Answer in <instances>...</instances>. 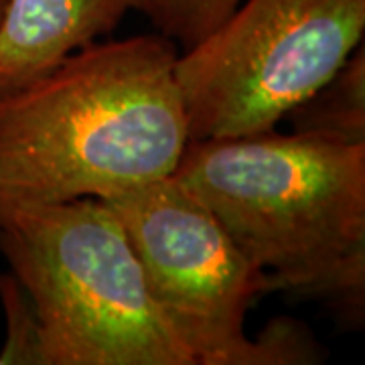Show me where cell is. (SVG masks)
<instances>
[{"label":"cell","mask_w":365,"mask_h":365,"mask_svg":"<svg viewBox=\"0 0 365 365\" xmlns=\"http://www.w3.org/2000/svg\"><path fill=\"white\" fill-rule=\"evenodd\" d=\"M0 252L37 313L45 365H195L102 199L14 211Z\"/></svg>","instance_id":"cell-3"},{"label":"cell","mask_w":365,"mask_h":365,"mask_svg":"<svg viewBox=\"0 0 365 365\" xmlns=\"http://www.w3.org/2000/svg\"><path fill=\"white\" fill-rule=\"evenodd\" d=\"M102 201L122 223L158 311L193 364H313L314 343L294 323L248 337L250 309L278 284L175 175Z\"/></svg>","instance_id":"cell-4"},{"label":"cell","mask_w":365,"mask_h":365,"mask_svg":"<svg viewBox=\"0 0 365 365\" xmlns=\"http://www.w3.org/2000/svg\"><path fill=\"white\" fill-rule=\"evenodd\" d=\"M132 0H6L0 16V100L112 33Z\"/></svg>","instance_id":"cell-6"},{"label":"cell","mask_w":365,"mask_h":365,"mask_svg":"<svg viewBox=\"0 0 365 365\" xmlns=\"http://www.w3.org/2000/svg\"><path fill=\"white\" fill-rule=\"evenodd\" d=\"M4 4H6V0H0V16L4 13Z\"/></svg>","instance_id":"cell-10"},{"label":"cell","mask_w":365,"mask_h":365,"mask_svg":"<svg viewBox=\"0 0 365 365\" xmlns=\"http://www.w3.org/2000/svg\"><path fill=\"white\" fill-rule=\"evenodd\" d=\"M0 304L6 321V337L0 365H45L37 313L13 274H0Z\"/></svg>","instance_id":"cell-9"},{"label":"cell","mask_w":365,"mask_h":365,"mask_svg":"<svg viewBox=\"0 0 365 365\" xmlns=\"http://www.w3.org/2000/svg\"><path fill=\"white\" fill-rule=\"evenodd\" d=\"M278 290L365 311V144L274 130L189 140L173 173Z\"/></svg>","instance_id":"cell-2"},{"label":"cell","mask_w":365,"mask_h":365,"mask_svg":"<svg viewBox=\"0 0 365 365\" xmlns=\"http://www.w3.org/2000/svg\"><path fill=\"white\" fill-rule=\"evenodd\" d=\"M242 0H132V11L148 16L160 35L185 49L207 37Z\"/></svg>","instance_id":"cell-8"},{"label":"cell","mask_w":365,"mask_h":365,"mask_svg":"<svg viewBox=\"0 0 365 365\" xmlns=\"http://www.w3.org/2000/svg\"><path fill=\"white\" fill-rule=\"evenodd\" d=\"M165 35L93 43L0 100V220L170 177L189 138Z\"/></svg>","instance_id":"cell-1"},{"label":"cell","mask_w":365,"mask_h":365,"mask_svg":"<svg viewBox=\"0 0 365 365\" xmlns=\"http://www.w3.org/2000/svg\"><path fill=\"white\" fill-rule=\"evenodd\" d=\"M287 118L297 134L333 143L365 144L364 45H359L339 71Z\"/></svg>","instance_id":"cell-7"},{"label":"cell","mask_w":365,"mask_h":365,"mask_svg":"<svg viewBox=\"0 0 365 365\" xmlns=\"http://www.w3.org/2000/svg\"><path fill=\"white\" fill-rule=\"evenodd\" d=\"M365 0H242L179 51L189 138L274 130L361 45Z\"/></svg>","instance_id":"cell-5"}]
</instances>
